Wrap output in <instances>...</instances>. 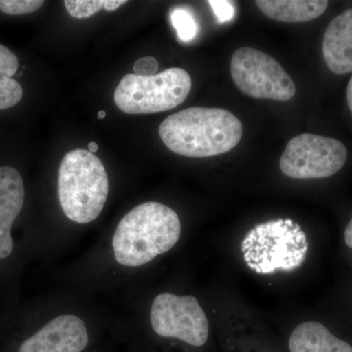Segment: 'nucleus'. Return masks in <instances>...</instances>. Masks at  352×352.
I'll list each match as a JSON object with an SVG mask.
<instances>
[{
  "label": "nucleus",
  "instance_id": "obj_1",
  "mask_svg": "<svg viewBox=\"0 0 352 352\" xmlns=\"http://www.w3.org/2000/svg\"><path fill=\"white\" fill-rule=\"evenodd\" d=\"M160 138L171 152L188 157H208L231 151L243 135V126L226 109L191 107L162 122Z\"/></svg>",
  "mask_w": 352,
  "mask_h": 352
},
{
  "label": "nucleus",
  "instance_id": "obj_2",
  "mask_svg": "<svg viewBox=\"0 0 352 352\" xmlns=\"http://www.w3.org/2000/svg\"><path fill=\"white\" fill-rule=\"evenodd\" d=\"M182 222L173 208L146 201L127 212L113 237L116 261L138 267L170 251L180 239Z\"/></svg>",
  "mask_w": 352,
  "mask_h": 352
},
{
  "label": "nucleus",
  "instance_id": "obj_3",
  "mask_svg": "<svg viewBox=\"0 0 352 352\" xmlns=\"http://www.w3.org/2000/svg\"><path fill=\"white\" fill-rule=\"evenodd\" d=\"M109 194L107 171L101 160L88 150L67 153L60 164L58 196L65 215L87 224L100 215Z\"/></svg>",
  "mask_w": 352,
  "mask_h": 352
},
{
  "label": "nucleus",
  "instance_id": "obj_4",
  "mask_svg": "<svg viewBox=\"0 0 352 352\" xmlns=\"http://www.w3.org/2000/svg\"><path fill=\"white\" fill-rule=\"evenodd\" d=\"M307 250L305 231L289 219L258 224L242 242L245 263L258 274L298 270L305 263Z\"/></svg>",
  "mask_w": 352,
  "mask_h": 352
},
{
  "label": "nucleus",
  "instance_id": "obj_5",
  "mask_svg": "<svg viewBox=\"0 0 352 352\" xmlns=\"http://www.w3.org/2000/svg\"><path fill=\"white\" fill-rule=\"evenodd\" d=\"M192 87L185 69L170 68L153 76L127 74L115 90L113 100L129 115L166 112L186 100Z\"/></svg>",
  "mask_w": 352,
  "mask_h": 352
},
{
  "label": "nucleus",
  "instance_id": "obj_6",
  "mask_svg": "<svg viewBox=\"0 0 352 352\" xmlns=\"http://www.w3.org/2000/svg\"><path fill=\"white\" fill-rule=\"evenodd\" d=\"M230 71L236 87L252 98L289 101L295 96L291 76L277 60L263 51L251 47L236 50Z\"/></svg>",
  "mask_w": 352,
  "mask_h": 352
},
{
  "label": "nucleus",
  "instance_id": "obj_7",
  "mask_svg": "<svg viewBox=\"0 0 352 352\" xmlns=\"http://www.w3.org/2000/svg\"><path fill=\"white\" fill-rule=\"evenodd\" d=\"M346 159V146L337 139L303 133L289 140L280 168L294 179H318L339 173Z\"/></svg>",
  "mask_w": 352,
  "mask_h": 352
},
{
  "label": "nucleus",
  "instance_id": "obj_8",
  "mask_svg": "<svg viewBox=\"0 0 352 352\" xmlns=\"http://www.w3.org/2000/svg\"><path fill=\"white\" fill-rule=\"evenodd\" d=\"M150 321L157 335L175 338L190 346H203L210 333L207 315L193 296L160 294L153 302Z\"/></svg>",
  "mask_w": 352,
  "mask_h": 352
},
{
  "label": "nucleus",
  "instance_id": "obj_9",
  "mask_svg": "<svg viewBox=\"0 0 352 352\" xmlns=\"http://www.w3.org/2000/svg\"><path fill=\"white\" fill-rule=\"evenodd\" d=\"M88 340L82 319L63 314L23 342L18 352H82L87 346Z\"/></svg>",
  "mask_w": 352,
  "mask_h": 352
},
{
  "label": "nucleus",
  "instance_id": "obj_10",
  "mask_svg": "<svg viewBox=\"0 0 352 352\" xmlns=\"http://www.w3.org/2000/svg\"><path fill=\"white\" fill-rule=\"evenodd\" d=\"M24 182L19 171L11 166H0V259L13 252L11 228L24 206Z\"/></svg>",
  "mask_w": 352,
  "mask_h": 352
},
{
  "label": "nucleus",
  "instance_id": "obj_11",
  "mask_svg": "<svg viewBox=\"0 0 352 352\" xmlns=\"http://www.w3.org/2000/svg\"><path fill=\"white\" fill-rule=\"evenodd\" d=\"M328 68L337 75L352 73V9L332 20L322 44Z\"/></svg>",
  "mask_w": 352,
  "mask_h": 352
},
{
  "label": "nucleus",
  "instance_id": "obj_12",
  "mask_svg": "<svg viewBox=\"0 0 352 352\" xmlns=\"http://www.w3.org/2000/svg\"><path fill=\"white\" fill-rule=\"evenodd\" d=\"M289 352H352L349 342L339 339L318 322L296 326L289 340Z\"/></svg>",
  "mask_w": 352,
  "mask_h": 352
},
{
  "label": "nucleus",
  "instance_id": "obj_13",
  "mask_svg": "<svg viewBox=\"0 0 352 352\" xmlns=\"http://www.w3.org/2000/svg\"><path fill=\"white\" fill-rule=\"evenodd\" d=\"M259 10L270 19L284 23H302L316 19L325 12L326 0H258Z\"/></svg>",
  "mask_w": 352,
  "mask_h": 352
},
{
  "label": "nucleus",
  "instance_id": "obj_14",
  "mask_svg": "<svg viewBox=\"0 0 352 352\" xmlns=\"http://www.w3.org/2000/svg\"><path fill=\"white\" fill-rule=\"evenodd\" d=\"M19 68V60L13 51L0 43V110L17 105L23 97V88L13 76Z\"/></svg>",
  "mask_w": 352,
  "mask_h": 352
},
{
  "label": "nucleus",
  "instance_id": "obj_15",
  "mask_svg": "<svg viewBox=\"0 0 352 352\" xmlns=\"http://www.w3.org/2000/svg\"><path fill=\"white\" fill-rule=\"evenodd\" d=\"M126 3V0H66L64 1L69 15L76 19L91 17L102 9L108 12H112Z\"/></svg>",
  "mask_w": 352,
  "mask_h": 352
},
{
  "label": "nucleus",
  "instance_id": "obj_16",
  "mask_svg": "<svg viewBox=\"0 0 352 352\" xmlns=\"http://www.w3.org/2000/svg\"><path fill=\"white\" fill-rule=\"evenodd\" d=\"M171 24L177 32L178 38L188 43L195 38L198 32V24L193 15L185 9L177 8L171 12Z\"/></svg>",
  "mask_w": 352,
  "mask_h": 352
},
{
  "label": "nucleus",
  "instance_id": "obj_17",
  "mask_svg": "<svg viewBox=\"0 0 352 352\" xmlns=\"http://www.w3.org/2000/svg\"><path fill=\"white\" fill-rule=\"evenodd\" d=\"M43 0H0V11L7 15H25L38 10Z\"/></svg>",
  "mask_w": 352,
  "mask_h": 352
},
{
  "label": "nucleus",
  "instance_id": "obj_18",
  "mask_svg": "<svg viewBox=\"0 0 352 352\" xmlns=\"http://www.w3.org/2000/svg\"><path fill=\"white\" fill-rule=\"evenodd\" d=\"M208 3L214 9L215 16L220 23L232 20L235 16V9L230 2L223 1V0H212L208 1Z\"/></svg>",
  "mask_w": 352,
  "mask_h": 352
},
{
  "label": "nucleus",
  "instance_id": "obj_19",
  "mask_svg": "<svg viewBox=\"0 0 352 352\" xmlns=\"http://www.w3.org/2000/svg\"><path fill=\"white\" fill-rule=\"evenodd\" d=\"M159 63L156 58L144 57L134 63L133 72L135 75L141 76H153L156 75Z\"/></svg>",
  "mask_w": 352,
  "mask_h": 352
},
{
  "label": "nucleus",
  "instance_id": "obj_20",
  "mask_svg": "<svg viewBox=\"0 0 352 352\" xmlns=\"http://www.w3.org/2000/svg\"><path fill=\"white\" fill-rule=\"evenodd\" d=\"M344 241L346 244L352 249V219L344 231Z\"/></svg>",
  "mask_w": 352,
  "mask_h": 352
},
{
  "label": "nucleus",
  "instance_id": "obj_21",
  "mask_svg": "<svg viewBox=\"0 0 352 352\" xmlns=\"http://www.w3.org/2000/svg\"><path fill=\"white\" fill-rule=\"evenodd\" d=\"M346 99L347 104H349V110H351L352 113V76L351 80H349V85H347Z\"/></svg>",
  "mask_w": 352,
  "mask_h": 352
},
{
  "label": "nucleus",
  "instance_id": "obj_22",
  "mask_svg": "<svg viewBox=\"0 0 352 352\" xmlns=\"http://www.w3.org/2000/svg\"><path fill=\"white\" fill-rule=\"evenodd\" d=\"M98 144H97L96 142H90L89 144H88V151L92 153V154L98 151Z\"/></svg>",
  "mask_w": 352,
  "mask_h": 352
},
{
  "label": "nucleus",
  "instance_id": "obj_23",
  "mask_svg": "<svg viewBox=\"0 0 352 352\" xmlns=\"http://www.w3.org/2000/svg\"><path fill=\"white\" fill-rule=\"evenodd\" d=\"M106 117V112L105 111H100V112L98 113V119L102 120L104 119V118Z\"/></svg>",
  "mask_w": 352,
  "mask_h": 352
}]
</instances>
